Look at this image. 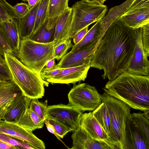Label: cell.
<instances>
[{"mask_svg":"<svg viewBox=\"0 0 149 149\" xmlns=\"http://www.w3.org/2000/svg\"><path fill=\"white\" fill-rule=\"evenodd\" d=\"M136 29L119 17L106 30L98 44L90 67L103 70L102 77L112 80L127 70L136 45Z\"/></svg>","mask_w":149,"mask_h":149,"instance_id":"cell-1","label":"cell"},{"mask_svg":"<svg viewBox=\"0 0 149 149\" xmlns=\"http://www.w3.org/2000/svg\"><path fill=\"white\" fill-rule=\"evenodd\" d=\"M102 89L131 108L143 112L149 110V76L126 70L114 79L109 81Z\"/></svg>","mask_w":149,"mask_h":149,"instance_id":"cell-2","label":"cell"},{"mask_svg":"<svg viewBox=\"0 0 149 149\" xmlns=\"http://www.w3.org/2000/svg\"><path fill=\"white\" fill-rule=\"evenodd\" d=\"M5 56L12 80L23 94L31 99L42 98L45 93L44 86H48L49 83L43 80L40 74L29 68L14 55L5 53Z\"/></svg>","mask_w":149,"mask_h":149,"instance_id":"cell-3","label":"cell"},{"mask_svg":"<svg viewBox=\"0 0 149 149\" xmlns=\"http://www.w3.org/2000/svg\"><path fill=\"white\" fill-rule=\"evenodd\" d=\"M55 43L54 41L48 43L40 42L29 38L21 40L19 49L16 54L23 64L40 74L47 62L55 58Z\"/></svg>","mask_w":149,"mask_h":149,"instance_id":"cell-4","label":"cell"},{"mask_svg":"<svg viewBox=\"0 0 149 149\" xmlns=\"http://www.w3.org/2000/svg\"><path fill=\"white\" fill-rule=\"evenodd\" d=\"M102 102L108 110L112 132V141L118 149H123L127 120L131 108L122 101L104 92L101 95Z\"/></svg>","mask_w":149,"mask_h":149,"instance_id":"cell-5","label":"cell"},{"mask_svg":"<svg viewBox=\"0 0 149 149\" xmlns=\"http://www.w3.org/2000/svg\"><path fill=\"white\" fill-rule=\"evenodd\" d=\"M72 8V20L68 34L69 39L86 27L102 19L107 11L105 5L84 0L77 1Z\"/></svg>","mask_w":149,"mask_h":149,"instance_id":"cell-6","label":"cell"},{"mask_svg":"<svg viewBox=\"0 0 149 149\" xmlns=\"http://www.w3.org/2000/svg\"><path fill=\"white\" fill-rule=\"evenodd\" d=\"M101 95L88 83L74 85L68 94L69 103L81 111H94L101 104Z\"/></svg>","mask_w":149,"mask_h":149,"instance_id":"cell-7","label":"cell"},{"mask_svg":"<svg viewBox=\"0 0 149 149\" xmlns=\"http://www.w3.org/2000/svg\"><path fill=\"white\" fill-rule=\"evenodd\" d=\"M82 114L80 110L69 104H60L47 106L45 119L56 120L72 131L79 125Z\"/></svg>","mask_w":149,"mask_h":149,"instance_id":"cell-8","label":"cell"},{"mask_svg":"<svg viewBox=\"0 0 149 149\" xmlns=\"http://www.w3.org/2000/svg\"><path fill=\"white\" fill-rule=\"evenodd\" d=\"M0 133L25 141L36 149H45L44 142L31 130L20 125L17 122L0 120Z\"/></svg>","mask_w":149,"mask_h":149,"instance_id":"cell-9","label":"cell"},{"mask_svg":"<svg viewBox=\"0 0 149 149\" xmlns=\"http://www.w3.org/2000/svg\"><path fill=\"white\" fill-rule=\"evenodd\" d=\"M136 31L135 47L126 70L134 74L149 76V61L143 49L141 27Z\"/></svg>","mask_w":149,"mask_h":149,"instance_id":"cell-10","label":"cell"},{"mask_svg":"<svg viewBox=\"0 0 149 149\" xmlns=\"http://www.w3.org/2000/svg\"><path fill=\"white\" fill-rule=\"evenodd\" d=\"M119 17L126 26L134 30L149 24V1L129 8Z\"/></svg>","mask_w":149,"mask_h":149,"instance_id":"cell-11","label":"cell"},{"mask_svg":"<svg viewBox=\"0 0 149 149\" xmlns=\"http://www.w3.org/2000/svg\"><path fill=\"white\" fill-rule=\"evenodd\" d=\"M92 59L85 62L82 65L77 67L63 68L58 74L46 81L53 84H68L84 81L90 68Z\"/></svg>","mask_w":149,"mask_h":149,"instance_id":"cell-12","label":"cell"},{"mask_svg":"<svg viewBox=\"0 0 149 149\" xmlns=\"http://www.w3.org/2000/svg\"><path fill=\"white\" fill-rule=\"evenodd\" d=\"M79 125L92 139L106 143L112 149H118L109 139L107 133L93 116L92 112L82 113Z\"/></svg>","mask_w":149,"mask_h":149,"instance_id":"cell-13","label":"cell"},{"mask_svg":"<svg viewBox=\"0 0 149 149\" xmlns=\"http://www.w3.org/2000/svg\"><path fill=\"white\" fill-rule=\"evenodd\" d=\"M123 149H149V143L139 130L131 114L126 123Z\"/></svg>","mask_w":149,"mask_h":149,"instance_id":"cell-14","label":"cell"},{"mask_svg":"<svg viewBox=\"0 0 149 149\" xmlns=\"http://www.w3.org/2000/svg\"><path fill=\"white\" fill-rule=\"evenodd\" d=\"M72 131V146L71 149H112L106 143L92 139L80 125Z\"/></svg>","mask_w":149,"mask_h":149,"instance_id":"cell-15","label":"cell"},{"mask_svg":"<svg viewBox=\"0 0 149 149\" xmlns=\"http://www.w3.org/2000/svg\"><path fill=\"white\" fill-rule=\"evenodd\" d=\"M96 46L87 49L66 53L54 68H64L77 67L83 64L89 59H92L96 50Z\"/></svg>","mask_w":149,"mask_h":149,"instance_id":"cell-16","label":"cell"},{"mask_svg":"<svg viewBox=\"0 0 149 149\" xmlns=\"http://www.w3.org/2000/svg\"><path fill=\"white\" fill-rule=\"evenodd\" d=\"M21 92L12 80L2 82L0 87V120L3 119L15 98Z\"/></svg>","mask_w":149,"mask_h":149,"instance_id":"cell-17","label":"cell"},{"mask_svg":"<svg viewBox=\"0 0 149 149\" xmlns=\"http://www.w3.org/2000/svg\"><path fill=\"white\" fill-rule=\"evenodd\" d=\"M18 18H11L0 22V28L13 54L18 52L20 42L18 31Z\"/></svg>","mask_w":149,"mask_h":149,"instance_id":"cell-18","label":"cell"},{"mask_svg":"<svg viewBox=\"0 0 149 149\" xmlns=\"http://www.w3.org/2000/svg\"><path fill=\"white\" fill-rule=\"evenodd\" d=\"M31 99L24 95L22 92L19 93L15 98L3 120L17 122L29 108Z\"/></svg>","mask_w":149,"mask_h":149,"instance_id":"cell-19","label":"cell"},{"mask_svg":"<svg viewBox=\"0 0 149 149\" xmlns=\"http://www.w3.org/2000/svg\"><path fill=\"white\" fill-rule=\"evenodd\" d=\"M40 2L30 9L25 15L18 19V31L20 40L29 38L33 34Z\"/></svg>","mask_w":149,"mask_h":149,"instance_id":"cell-20","label":"cell"},{"mask_svg":"<svg viewBox=\"0 0 149 149\" xmlns=\"http://www.w3.org/2000/svg\"><path fill=\"white\" fill-rule=\"evenodd\" d=\"M72 16V8L69 7L58 17L55 28L54 38L55 43H58L69 39V31Z\"/></svg>","mask_w":149,"mask_h":149,"instance_id":"cell-21","label":"cell"},{"mask_svg":"<svg viewBox=\"0 0 149 149\" xmlns=\"http://www.w3.org/2000/svg\"><path fill=\"white\" fill-rule=\"evenodd\" d=\"M102 30L101 19L89 30L83 39L78 44L73 45L70 51L74 52L96 46L100 38Z\"/></svg>","mask_w":149,"mask_h":149,"instance_id":"cell-22","label":"cell"},{"mask_svg":"<svg viewBox=\"0 0 149 149\" xmlns=\"http://www.w3.org/2000/svg\"><path fill=\"white\" fill-rule=\"evenodd\" d=\"M69 0H49L47 28L52 29L55 27L59 16L69 7Z\"/></svg>","mask_w":149,"mask_h":149,"instance_id":"cell-23","label":"cell"},{"mask_svg":"<svg viewBox=\"0 0 149 149\" xmlns=\"http://www.w3.org/2000/svg\"><path fill=\"white\" fill-rule=\"evenodd\" d=\"M135 0H126L119 6L111 8L107 15L101 19L102 30L97 45H98L106 30L111 24L126 12Z\"/></svg>","mask_w":149,"mask_h":149,"instance_id":"cell-24","label":"cell"},{"mask_svg":"<svg viewBox=\"0 0 149 149\" xmlns=\"http://www.w3.org/2000/svg\"><path fill=\"white\" fill-rule=\"evenodd\" d=\"M92 113L94 117L108 135L109 139L114 144L112 141V129L110 118L105 104L102 102L98 107L93 111Z\"/></svg>","mask_w":149,"mask_h":149,"instance_id":"cell-25","label":"cell"},{"mask_svg":"<svg viewBox=\"0 0 149 149\" xmlns=\"http://www.w3.org/2000/svg\"><path fill=\"white\" fill-rule=\"evenodd\" d=\"M44 120L29 108L19 119L17 123L22 127L33 131L42 128Z\"/></svg>","mask_w":149,"mask_h":149,"instance_id":"cell-26","label":"cell"},{"mask_svg":"<svg viewBox=\"0 0 149 149\" xmlns=\"http://www.w3.org/2000/svg\"><path fill=\"white\" fill-rule=\"evenodd\" d=\"M149 110L131 114L136 126L146 141L149 143Z\"/></svg>","mask_w":149,"mask_h":149,"instance_id":"cell-27","label":"cell"},{"mask_svg":"<svg viewBox=\"0 0 149 149\" xmlns=\"http://www.w3.org/2000/svg\"><path fill=\"white\" fill-rule=\"evenodd\" d=\"M47 19L39 29L33 33L29 38L33 41L42 43H48L53 41L54 38L55 27L49 29L46 27Z\"/></svg>","mask_w":149,"mask_h":149,"instance_id":"cell-28","label":"cell"},{"mask_svg":"<svg viewBox=\"0 0 149 149\" xmlns=\"http://www.w3.org/2000/svg\"><path fill=\"white\" fill-rule=\"evenodd\" d=\"M49 2V0L40 1L33 33L37 31L47 19Z\"/></svg>","mask_w":149,"mask_h":149,"instance_id":"cell-29","label":"cell"},{"mask_svg":"<svg viewBox=\"0 0 149 149\" xmlns=\"http://www.w3.org/2000/svg\"><path fill=\"white\" fill-rule=\"evenodd\" d=\"M18 18L13 6L6 0H0V22L7 21L11 18Z\"/></svg>","mask_w":149,"mask_h":149,"instance_id":"cell-30","label":"cell"},{"mask_svg":"<svg viewBox=\"0 0 149 149\" xmlns=\"http://www.w3.org/2000/svg\"><path fill=\"white\" fill-rule=\"evenodd\" d=\"M71 39L65 40L58 43H55L54 48V57L55 59L60 60L72 47Z\"/></svg>","mask_w":149,"mask_h":149,"instance_id":"cell-31","label":"cell"},{"mask_svg":"<svg viewBox=\"0 0 149 149\" xmlns=\"http://www.w3.org/2000/svg\"><path fill=\"white\" fill-rule=\"evenodd\" d=\"M12 80V75L6 60L5 53L0 50V82Z\"/></svg>","mask_w":149,"mask_h":149,"instance_id":"cell-32","label":"cell"},{"mask_svg":"<svg viewBox=\"0 0 149 149\" xmlns=\"http://www.w3.org/2000/svg\"><path fill=\"white\" fill-rule=\"evenodd\" d=\"M10 136L6 134L0 133V140L8 143L11 145L15 146L18 149H36L27 142L22 141H19L13 139Z\"/></svg>","mask_w":149,"mask_h":149,"instance_id":"cell-33","label":"cell"},{"mask_svg":"<svg viewBox=\"0 0 149 149\" xmlns=\"http://www.w3.org/2000/svg\"><path fill=\"white\" fill-rule=\"evenodd\" d=\"M36 99H32L29 108L36 113L42 120H45L47 104L40 102Z\"/></svg>","mask_w":149,"mask_h":149,"instance_id":"cell-34","label":"cell"},{"mask_svg":"<svg viewBox=\"0 0 149 149\" xmlns=\"http://www.w3.org/2000/svg\"><path fill=\"white\" fill-rule=\"evenodd\" d=\"M141 38L144 53L148 57L149 56V24L141 27Z\"/></svg>","mask_w":149,"mask_h":149,"instance_id":"cell-35","label":"cell"},{"mask_svg":"<svg viewBox=\"0 0 149 149\" xmlns=\"http://www.w3.org/2000/svg\"><path fill=\"white\" fill-rule=\"evenodd\" d=\"M47 119L49 123L53 126L56 134L60 138H63L66 134L72 131L65 125L56 120L51 119Z\"/></svg>","mask_w":149,"mask_h":149,"instance_id":"cell-36","label":"cell"},{"mask_svg":"<svg viewBox=\"0 0 149 149\" xmlns=\"http://www.w3.org/2000/svg\"><path fill=\"white\" fill-rule=\"evenodd\" d=\"M62 69L56 68L53 67L52 68L48 69L44 68L40 72V75L42 79L46 81L58 74Z\"/></svg>","mask_w":149,"mask_h":149,"instance_id":"cell-37","label":"cell"},{"mask_svg":"<svg viewBox=\"0 0 149 149\" xmlns=\"http://www.w3.org/2000/svg\"><path fill=\"white\" fill-rule=\"evenodd\" d=\"M13 7L19 18L25 15L29 10L28 4L25 3H18Z\"/></svg>","mask_w":149,"mask_h":149,"instance_id":"cell-38","label":"cell"},{"mask_svg":"<svg viewBox=\"0 0 149 149\" xmlns=\"http://www.w3.org/2000/svg\"><path fill=\"white\" fill-rule=\"evenodd\" d=\"M0 50L4 53H7L13 55L7 43L2 31L0 28Z\"/></svg>","mask_w":149,"mask_h":149,"instance_id":"cell-39","label":"cell"},{"mask_svg":"<svg viewBox=\"0 0 149 149\" xmlns=\"http://www.w3.org/2000/svg\"><path fill=\"white\" fill-rule=\"evenodd\" d=\"M88 27L87 26L81 29L73 37L74 45L77 44L83 39L88 30Z\"/></svg>","mask_w":149,"mask_h":149,"instance_id":"cell-40","label":"cell"},{"mask_svg":"<svg viewBox=\"0 0 149 149\" xmlns=\"http://www.w3.org/2000/svg\"><path fill=\"white\" fill-rule=\"evenodd\" d=\"M44 123L45 124L48 131L50 133L54 134L60 141L64 144L62 141L61 140L60 138L56 134L53 126L49 123L47 119L44 120Z\"/></svg>","mask_w":149,"mask_h":149,"instance_id":"cell-41","label":"cell"},{"mask_svg":"<svg viewBox=\"0 0 149 149\" xmlns=\"http://www.w3.org/2000/svg\"><path fill=\"white\" fill-rule=\"evenodd\" d=\"M17 147L0 140V149H17Z\"/></svg>","mask_w":149,"mask_h":149,"instance_id":"cell-42","label":"cell"},{"mask_svg":"<svg viewBox=\"0 0 149 149\" xmlns=\"http://www.w3.org/2000/svg\"><path fill=\"white\" fill-rule=\"evenodd\" d=\"M55 58H53L48 61L46 63L45 65L46 66L45 68L48 69H50L53 68L55 65Z\"/></svg>","mask_w":149,"mask_h":149,"instance_id":"cell-43","label":"cell"},{"mask_svg":"<svg viewBox=\"0 0 149 149\" xmlns=\"http://www.w3.org/2000/svg\"><path fill=\"white\" fill-rule=\"evenodd\" d=\"M40 0H26L28 2V6L29 9H31L38 3Z\"/></svg>","mask_w":149,"mask_h":149,"instance_id":"cell-44","label":"cell"},{"mask_svg":"<svg viewBox=\"0 0 149 149\" xmlns=\"http://www.w3.org/2000/svg\"><path fill=\"white\" fill-rule=\"evenodd\" d=\"M148 0H135L132 3L130 7L129 8H132L135 5H137V4L141 3V2H143L144 1ZM128 8V9H129Z\"/></svg>","mask_w":149,"mask_h":149,"instance_id":"cell-45","label":"cell"},{"mask_svg":"<svg viewBox=\"0 0 149 149\" xmlns=\"http://www.w3.org/2000/svg\"><path fill=\"white\" fill-rule=\"evenodd\" d=\"M106 0H97V3H100L101 4H103L104 2Z\"/></svg>","mask_w":149,"mask_h":149,"instance_id":"cell-46","label":"cell"},{"mask_svg":"<svg viewBox=\"0 0 149 149\" xmlns=\"http://www.w3.org/2000/svg\"><path fill=\"white\" fill-rule=\"evenodd\" d=\"M85 1L93 3H97V0H84Z\"/></svg>","mask_w":149,"mask_h":149,"instance_id":"cell-47","label":"cell"},{"mask_svg":"<svg viewBox=\"0 0 149 149\" xmlns=\"http://www.w3.org/2000/svg\"><path fill=\"white\" fill-rule=\"evenodd\" d=\"M2 82H0V87L1 86V84H2Z\"/></svg>","mask_w":149,"mask_h":149,"instance_id":"cell-48","label":"cell"},{"mask_svg":"<svg viewBox=\"0 0 149 149\" xmlns=\"http://www.w3.org/2000/svg\"><path fill=\"white\" fill-rule=\"evenodd\" d=\"M22 0V1H26V0Z\"/></svg>","mask_w":149,"mask_h":149,"instance_id":"cell-49","label":"cell"}]
</instances>
